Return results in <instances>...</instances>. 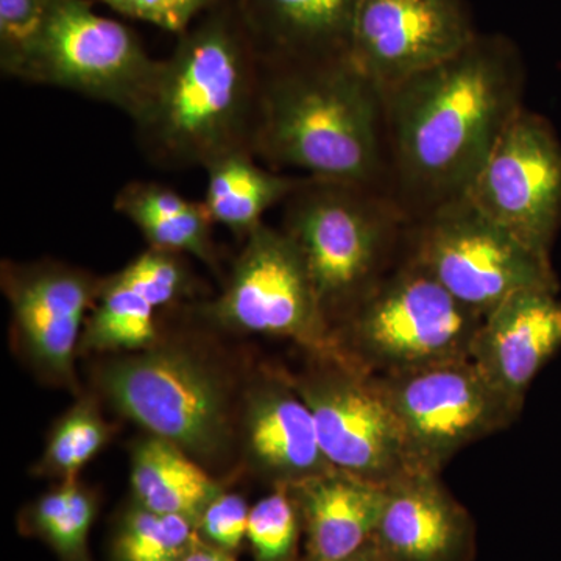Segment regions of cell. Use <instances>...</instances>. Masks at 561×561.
I'll return each instance as SVG.
<instances>
[{
	"label": "cell",
	"mask_w": 561,
	"mask_h": 561,
	"mask_svg": "<svg viewBox=\"0 0 561 561\" xmlns=\"http://www.w3.org/2000/svg\"><path fill=\"white\" fill-rule=\"evenodd\" d=\"M522 62L476 38L449 60L383 91L389 192L413 221L459 201L524 108Z\"/></svg>",
	"instance_id": "cell-1"
},
{
	"label": "cell",
	"mask_w": 561,
	"mask_h": 561,
	"mask_svg": "<svg viewBox=\"0 0 561 561\" xmlns=\"http://www.w3.org/2000/svg\"><path fill=\"white\" fill-rule=\"evenodd\" d=\"M261 70L238 0H221L179 36L130 117L140 153L165 171L205 169L232 151L254 153Z\"/></svg>",
	"instance_id": "cell-2"
},
{
	"label": "cell",
	"mask_w": 561,
	"mask_h": 561,
	"mask_svg": "<svg viewBox=\"0 0 561 561\" xmlns=\"http://www.w3.org/2000/svg\"><path fill=\"white\" fill-rule=\"evenodd\" d=\"M261 60L254 157L273 171L389 192L383 92L350 57Z\"/></svg>",
	"instance_id": "cell-3"
},
{
	"label": "cell",
	"mask_w": 561,
	"mask_h": 561,
	"mask_svg": "<svg viewBox=\"0 0 561 561\" xmlns=\"http://www.w3.org/2000/svg\"><path fill=\"white\" fill-rule=\"evenodd\" d=\"M187 337H164L139 353L106 356L94 386L111 408L172 443L203 467L238 449L242 390L224 362Z\"/></svg>",
	"instance_id": "cell-4"
},
{
	"label": "cell",
	"mask_w": 561,
	"mask_h": 561,
	"mask_svg": "<svg viewBox=\"0 0 561 561\" xmlns=\"http://www.w3.org/2000/svg\"><path fill=\"white\" fill-rule=\"evenodd\" d=\"M280 206V230L300 250L334 331L390 271L411 220L389 192L311 176H302Z\"/></svg>",
	"instance_id": "cell-5"
},
{
	"label": "cell",
	"mask_w": 561,
	"mask_h": 561,
	"mask_svg": "<svg viewBox=\"0 0 561 561\" xmlns=\"http://www.w3.org/2000/svg\"><path fill=\"white\" fill-rule=\"evenodd\" d=\"M483 317L405 257L334 327L339 354L375 376L470 359Z\"/></svg>",
	"instance_id": "cell-6"
},
{
	"label": "cell",
	"mask_w": 561,
	"mask_h": 561,
	"mask_svg": "<svg viewBox=\"0 0 561 561\" xmlns=\"http://www.w3.org/2000/svg\"><path fill=\"white\" fill-rule=\"evenodd\" d=\"M242 242L220 294L187 305V312L209 331L289 339L312 356L339 354L311 275L289 236L264 221Z\"/></svg>",
	"instance_id": "cell-7"
},
{
	"label": "cell",
	"mask_w": 561,
	"mask_h": 561,
	"mask_svg": "<svg viewBox=\"0 0 561 561\" xmlns=\"http://www.w3.org/2000/svg\"><path fill=\"white\" fill-rule=\"evenodd\" d=\"M405 243L409 257L482 317L519 291H559L551 256L524 245L465 197L411 221Z\"/></svg>",
	"instance_id": "cell-8"
},
{
	"label": "cell",
	"mask_w": 561,
	"mask_h": 561,
	"mask_svg": "<svg viewBox=\"0 0 561 561\" xmlns=\"http://www.w3.org/2000/svg\"><path fill=\"white\" fill-rule=\"evenodd\" d=\"M160 62L127 25L95 13L91 0H51L16 80L76 92L131 117Z\"/></svg>",
	"instance_id": "cell-9"
},
{
	"label": "cell",
	"mask_w": 561,
	"mask_h": 561,
	"mask_svg": "<svg viewBox=\"0 0 561 561\" xmlns=\"http://www.w3.org/2000/svg\"><path fill=\"white\" fill-rule=\"evenodd\" d=\"M291 382L311 409L321 451L335 470L381 485L419 471L375 375L330 354L312 356Z\"/></svg>",
	"instance_id": "cell-10"
},
{
	"label": "cell",
	"mask_w": 561,
	"mask_h": 561,
	"mask_svg": "<svg viewBox=\"0 0 561 561\" xmlns=\"http://www.w3.org/2000/svg\"><path fill=\"white\" fill-rule=\"evenodd\" d=\"M376 378L400 420L419 471L440 474L457 453L505 430L519 415L471 359Z\"/></svg>",
	"instance_id": "cell-11"
},
{
	"label": "cell",
	"mask_w": 561,
	"mask_h": 561,
	"mask_svg": "<svg viewBox=\"0 0 561 561\" xmlns=\"http://www.w3.org/2000/svg\"><path fill=\"white\" fill-rule=\"evenodd\" d=\"M101 276L69 262L5 260L0 287L11 312V342L44 382L79 393L76 362Z\"/></svg>",
	"instance_id": "cell-12"
},
{
	"label": "cell",
	"mask_w": 561,
	"mask_h": 561,
	"mask_svg": "<svg viewBox=\"0 0 561 561\" xmlns=\"http://www.w3.org/2000/svg\"><path fill=\"white\" fill-rule=\"evenodd\" d=\"M483 216L549 256L561 225V142L540 114L523 108L465 194Z\"/></svg>",
	"instance_id": "cell-13"
},
{
	"label": "cell",
	"mask_w": 561,
	"mask_h": 561,
	"mask_svg": "<svg viewBox=\"0 0 561 561\" xmlns=\"http://www.w3.org/2000/svg\"><path fill=\"white\" fill-rule=\"evenodd\" d=\"M478 38L456 0H362L350 60L387 91Z\"/></svg>",
	"instance_id": "cell-14"
},
{
	"label": "cell",
	"mask_w": 561,
	"mask_h": 561,
	"mask_svg": "<svg viewBox=\"0 0 561 561\" xmlns=\"http://www.w3.org/2000/svg\"><path fill=\"white\" fill-rule=\"evenodd\" d=\"M238 449L245 467L273 486L334 470L321 451L311 409L283 373L261 371L243 386Z\"/></svg>",
	"instance_id": "cell-15"
},
{
	"label": "cell",
	"mask_w": 561,
	"mask_h": 561,
	"mask_svg": "<svg viewBox=\"0 0 561 561\" xmlns=\"http://www.w3.org/2000/svg\"><path fill=\"white\" fill-rule=\"evenodd\" d=\"M371 542L386 561H471L476 527L438 472L412 471L387 483Z\"/></svg>",
	"instance_id": "cell-16"
},
{
	"label": "cell",
	"mask_w": 561,
	"mask_h": 561,
	"mask_svg": "<svg viewBox=\"0 0 561 561\" xmlns=\"http://www.w3.org/2000/svg\"><path fill=\"white\" fill-rule=\"evenodd\" d=\"M559 291L513 295L483 317L471 362L501 397L522 412L530 383L561 348Z\"/></svg>",
	"instance_id": "cell-17"
},
{
	"label": "cell",
	"mask_w": 561,
	"mask_h": 561,
	"mask_svg": "<svg viewBox=\"0 0 561 561\" xmlns=\"http://www.w3.org/2000/svg\"><path fill=\"white\" fill-rule=\"evenodd\" d=\"M287 489L301 515L305 561L346 559L373 541L386 485L334 468Z\"/></svg>",
	"instance_id": "cell-18"
},
{
	"label": "cell",
	"mask_w": 561,
	"mask_h": 561,
	"mask_svg": "<svg viewBox=\"0 0 561 561\" xmlns=\"http://www.w3.org/2000/svg\"><path fill=\"white\" fill-rule=\"evenodd\" d=\"M362 0H238L262 58L332 60L350 57Z\"/></svg>",
	"instance_id": "cell-19"
},
{
	"label": "cell",
	"mask_w": 561,
	"mask_h": 561,
	"mask_svg": "<svg viewBox=\"0 0 561 561\" xmlns=\"http://www.w3.org/2000/svg\"><path fill=\"white\" fill-rule=\"evenodd\" d=\"M114 210L131 221L149 249L195 257L221 272L205 203L194 202L158 181L133 180L114 197Z\"/></svg>",
	"instance_id": "cell-20"
},
{
	"label": "cell",
	"mask_w": 561,
	"mask_h": 561,
	"mask_svg": "<svg viewBox=\"0 0 561 561\" xmlns=\"http://www.w3.org/2000/svg\"><path fill=\"white\" fill-rule=\"evenodd\" d=\"M130 485L133 502L140 507L181 516L194 526L203 508L225 489L190 454L147 434L131 448Z\"/></svg>",
	"instance_id": "cell-21"
},
{
	"label": "cell",
	"mask_w": 561,
	"mask_h": 561,
	"mask_svg": "<svg viewBox=\"0 0 561 561\" xmlns=\"http://www.w3.org/2000/svg\"><path fill=\"white\" fill-rule=\"evenodd\" d=\"M203 203L214 224L243 239L264 224L267 210L283 205L302 175L262 168L251 151H232L209 162Z\"/></svg>",
	"instance_id": "cell-22"
},
{
	"label": "cell",
	"mask_w": 561,
	"mask_h": 561,
	"mask_svg": "<svg viewBox=\"0 0 561 561\" xmlns=\"http://www.w3.org/2000/svg\"><path fill=\"white\" fill-rule=\"evenodd\" d=\"M158 309L117 273L103 276L98 301L81 335L80 354L139 353L161 341Z\"/></svg>",
	"instance_id": "cell-23"
},
{
	"label": "cell",
	"mask_w": 561,
	"mask_h": 561,
	"mask_svg": "<svg viewBox=\"0 0 561 561\" xmlns=\"http://www.w3.org/2000/svg\"><path fill=\"white\" fill-rule=\"evenodd\" d=\"M99 501L79 479L62 481L22 513L21 527L50 546L60 561H91L88 540Z\"/></svg>",
	"instance_id": "cell-24"
},
{
	"label": "cell",
	"mask_w": 561,
	"mask_h": 561,
	"mask_svg": "<svg viewBox=\"0 0 561 561\" xmlns=\"http://www.w3.org/2000/svg\"><path fill=\"white\" fill-rule=\"evenodd\" d=\"M113 427L102 415L98 398L80 397L55 424L36 474L58 481H72L91 463L113 438Z\"/></svg>",
	"instance_id": "cell-25"
},
{
	"label": "cell",
	"mask_w": 561,
	"mask_h": 561,
	"mask_svg": "<svg viewBox=\"0 0 561 561\" xmlns=\"http://www.w3.org/2000/svg\"><path fill=\"white\" fill-rule=\"evenodd\" d=\"M198 540L186 518L160 515L131 502L122 513L111 545L113 561H181Z\"/></svg>",
	"instance_id": "cell-26"
},
{
	"label": "cell",
	"mask_w": 561,
	"mask_h": 561,
	"mask_svg": "<svg viewBox=\"0 0 561 561\" xmlns=\"http://www.w3.org/2000/svg\"><path fill=\"white\" fill-rule=\"evenodd\" d=\"M116 273L158 311L197 302L202 290L187 257L169 251L147 249Z\"/></svg>",
	"instance_id": "cell-27"
},
{
	"label": "cell",
	"mask_w": 561,
	"mask_h": 561,
	"mask_svg": "<svg viewBox=\"0 0 561 561\" xmlns=\"http://www.w3.org/2000/svg\"><path fill=\"white\" fill-rule=\"evenodd\" d=\"M302 523L287 486H275L250 508L247 541L254 561H297Z\"/></svg>",
	"instance_id": "cell-28"
},
{
	"label": "cell",
	"mask_w": 561,
	"mask_h": 561,
	"mask_svg": "<svg viewBox=\"0 0 561 561\" xmlns=\"http://www.w3.org/2000/svg\"><path fill=\"white\" fill-rule=\"evenodd\" d=\"M51 0H0V69L16 79L38 38Z\"/></svg>",
	"instance_id": "cell-29"
},
{
	"label": "cell",
	"mask_w": 561,
	"mask_h": 561,
	"mask_svg": "<svg viewBox=\"0 0 561 561\" xmlns=\"http://www.w3.org/2000/svg\"><path fill=\"white\" fill-rule=\"evenodd\" d=\"M250 508L241 494L221 490L203 508L195 526L198 538L221 551L238 552L247 540Z\"/></svg>",
	"instance_id": "cell-30"
},
{
	"label": "cell",
	"mask_w": 561,
	"mask_h": 561,
	"mask_svg": "<svg viewBox=\"0 0 561 561\" xmlns=\"http://www.w3.org/2000/svg\"><path fill=\"white\" fill-rule=\"evenodd\" d=\"M110 9L130 20L147 22L162 31L183 35L202 14L221 0H102Z\"/></svg>",
	"instance_id": "cell-31"
},
{
	"label": "cell",
	"mask_w": 561,
	"mask_h": 561,
	"mask_svg": "<svg viewBox=\"0 0 561 561\" xmlns=\"http://www.w3.org/2000/svg\"><path fill=\"white\" fill-rule=\"evenodd\" d=\"M181 561H238L234 553L221 551L198 538L191 551Z\"/></svg>",
	"instance_id": "cell-32"
},
{
	"label": "cell",
	"mask_w": 561,
	"mask_h": 561,
	"mask_svg": "<svg viewBox=\"0 0 561 561\" xmlns=\"http://www.w3.org/2000/svg\"><path fill=\"white\" fill-rule=\"evenodd\" d=\"M337 561H386L382 559L381 553L375 548V545L370 542L367 548L360 549L359 552L353 553V556L346 557V559Z\"/></svg>",
	"instance_id": "cell-33"
}]
</instances>
